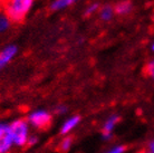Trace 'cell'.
<instances>
[{
    "label": "cell",
    "instance_id": "obj_1",
    "mask_svg": "<svg viewBox=\"0 0 154 153\" xmlns=\"http://www.w3.org/2000/svg\"><path fill=\"white\" fill-rule=\"evenodd\" d=\"M34 0H7L5 5L6 16L14 23H20L30 10Z\"/></svg>",
    "mask_w": 154,
    "mask_h": 153
},
{
    "label": "cell",
    "instance_id": "obj_2",
    "mask_svg": "<svg viewBox=\"0 0 154 153\" xmlns=\"http://www.w3.org/2000/svg\"><path fill=\"white\" fill-rule=\"evenodd\" d=\"M12 142L16 145H25L28 141V125L23 120H17L9 125Z\"/></svg>",
    "mask_w": 154,
    "mask_h": 153
},
{
    "label": "cell",
    "instance_id": "obj_3",
    "mask_svg": "<svg viewBox=\"0 0 154 153\" xmlns=\"http://www.w3.org/2000/svg\"><path fill=\"white\" fill-rule=\"evenodd\" d=\"M29 122L39 130H46L51 123V115L46 111L34 112L29 116Z\"/></svg>",
    "mask_w": 154,
    "mask_h": 153
},
{
    "label": "cell",
    "instance_id": "obj_4",
    "mask_svg": "<svg viewBox=\"0 0 154 153\" xmlns=\"http://www.w3.org/2000/svg\"><path fill=\"white\" fill-rule=\"evenodd\" d=\"M12 144L14 142L9 125L0 124V153H7L11 149Z\"/></svg>",
    "mask_w": 154,
    "mask_h": 153
},
{
    "label": "cell",
    "instance_id": "obj_5",
    "mask_svg": "<svg viewBox=\"0 0 154 153\" xmlns=\"http://www.w3.org/2000/svg\"><path fill=\"white\" fill-rule=\"evenodd\" d=\"M18 48L14 45L7 46L2 52H0V69H2L5 66L7 65L9 61H11L14 56L17 54Z\"/></svg>",
    "mask_w": 154,
    "mask_h": 153
},
{
    "label": "cell",
    "instance_id": "obj_6",
    "mask_svg": "<svg viewBox=\"0 0 154 153\" xmlns=\"http://www.w3.org/2000/svg\"><path fill=\"white\" fill-rule=\"evenodd\" d=\"M119 121V117L117 115H112L109 119H107V121L104 124V127H103V136H104V139L111 138L113 129L115 127V125L117 124Z\"/></svg>",
    "mask_w": 154,
    "mask_h": 153
},
{
    "label": "cell",
    "instance_id": "obj_7",
    "mask_svg": "<svg viewBox=\"0 0 154 153\" xmlns=\"http://www.w3.org/2000/svg\"><path fill=\"white\" fill-rule=\"evenodd\" d=\"M79 121H81V117L79 116H73V117H70L69 120H67L65 123H64V125H63L62 130H60V132H62V134H67L69 133L70 131L73 130L74 127L76 126L77 124L79 123Z\"/></svg>",
    "mask_w": 154,
    "mask_h": 153
},
{
    "label": "cell",
    "instance_id": "obj_8",
    "mask_svg": "<svg viewBox=\"0 0 154 153\" xmlns=\"http://www.w3.org/2000/svg\"><path fill=\"white\" fill-rule=\"evenodd\" d=\"M132 9V4L130 1H121L116 5L114 8V11L116 15H126L131 11Z\"/></svg>",
    "mask_w": 154,
    "mask_h": 153
},
{
    "label": "cell",
    "instance_id": "obj_9",
    "mask_svg": "<svg viewBox=\"0 0 154 153\" xmlns=\"http://www.w3.org/2000/svg\"><path fill=\"white\" fill-rule=\"evenodd\" d=\"M76 0H55L54 2L50 6L51 10H59V9H64V8L68 7L70 5H73Z\"/></svg>",
    "mask_w": 154,
    "mask_h": 153
},
{
    "label": "cell",
    "instance_id": "obj_10",
    "mask_svg": "<svg viewBox=\"0 0 154 153\" xmlns=\"http://www.w3.org/2000/svg\"><path fill=\"white\" fill-rule=\"evenodd\" d=\"M114 14H115V11H114V8L111 7V6H104V7L100 10V18H102L103 20H105V21L112 19V17H113V15H114Z\"/></svg>",
    "mask_w": 154,
    "mask_h": 153
},
{
    "label": "cell",
    "instance_id": "obj_11",
    "mask_svg": "<svg viewBox=\"0 0 154 153\" xmlns=\"http://www.w3.org/2000/svg\"><path fill=\"white\" fill-rule=\"evenodd\" d=\"M72 143H73V138H72V136H67V138H65L62 142H60V144H59V150H60L62 152H67V151L70 149Z\"/></svg>",
    "mask_w": 154,
    "mask_h": 153
},
{
    "label": "cell",
    "instance_id": "obj_12",
    "mask_svg": "<svg viewBox=\"0 0 154 153\" xmlns=\"http://www.w3.org/2000/svg\"><path fill=\"white\" fill-rule=\"evenodd\" d=\"M10 25V19L6 15H0V33L5 31Z\"/></svg>",
    "mask_w": 154,
    "mask_h": 153
},
{
    "label": "cell",
    "instance_id": "obj_13",
    "mask_svg": "<svg viewBox=\"0 0 154 153\" xmlns=\"http://www.w3.org/2000/svg\"><path fill=\"white\" fill-rule=\"evenodd\" d=\"M145 72H146L147 76H150L151 78L154 80V59L153 61H151L146 65V67H145Z\"/></svg>",
    "mask_w": 154,
    "mask_h": 153
},
{
    "label": "cell",
    "instance_id": "obj_14",
    "mask_svg": "<svg viewBox=\"0 0 154 153\" xmlns=\"http://www.w3.org/2000/svg\"><path fill=\"white\" fill-rule=\"evenodd\" d=\"M98 10V4H92L91 6L86 8L85 10V16H91L93 15L94 12H96Z\"/></svg>",
    "mask_w": 154,
    "mask_h": 153
},
{
    "label": "cell",
    "instance_id": "obj_15",
    "mask_svg": "<svg viewBox=\"0 0 154 153\" xmlns=\"http://www.w3.org/2000/svg\"><path fill=\"white\" fill-rule=\"evenodd\" d=\"M124 151H125V146L119 145V146L113 148L112 150H109V151H108V152H106V153H123Z\"/></svg>",
    "mask_w": 154,
    "mask_h": 153
},
{
    "label": "cell",
    "instance_id": "obj_16",
    "mask_svg": "<svg viewBox=\"0 0 154 153\" xmlns=\"http://www.w3.org/2000/svg\"><path fill=\"white\" fill-rule=\"evenodd\" d=\"M147 151L151 153H154V140L153 141L150 142V144H149V146H147Z\"/></svg>",
    "mask_w": 154,
    "mask_h": 153
},
{
    "label": "cell",
    "instance_id": "obj_17",
    "mask_svg": "<svg viewBox=\"0 0 154 153\" xmlns=\"http://www.w3.org/2000/svg\"><path fill=\"white\" fill-rule=\"evenodd\" d=\"M65 112H66L65 106H59L56 108V113H65Z\"/></svg>",
    "mask_w": 154,
    "mask_h": 153
},
{
    "label": "cell",
    "instance_id": "obj_18",
    "mask_svg": "<svg viewBox=\"0 0 154 153\" xmlns=\"http://www.w3.org/2000/svg\"><path fill=\"white\" fill-rule=\"evenodd\" d=\"M141 153H151V152H149L147 150H145V151H143V152H141Z\"/></svg>",
    "mask_w": 154,
    "mask_h": 153
},
{
    "label": "cell",
    "instance_id": "obj_19",
    "mask_svg": "<svg viewBox=\"0 0 154 153\" xmlns=\"http://www.w3.org/2000/svg\"><path fill=\"white\" fill-rule=\"evenodd\" d=\"M152 50H153V52H154V44H153V45H152Z\"/></svg>",
    "mask_w": 154,
    "mask_h": 153
}]
</instances>
